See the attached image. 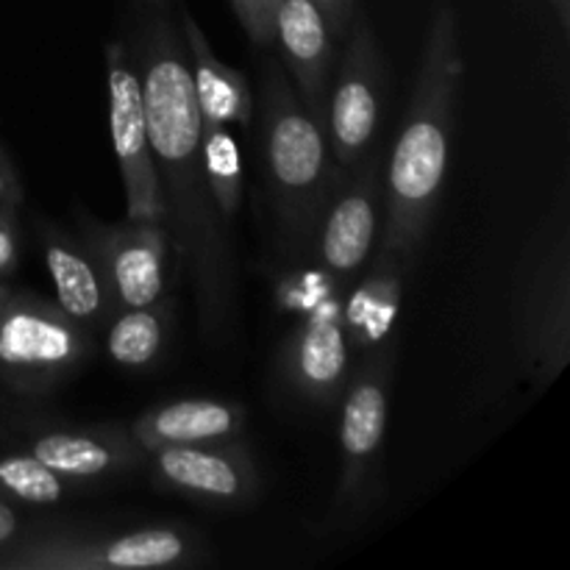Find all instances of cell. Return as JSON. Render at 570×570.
Segmentation results:
<instances>
[{
  "instance_id": "9",
  "label": "cell",
  "mask_w": 570,
  "mask_h": 570,
  "mask_svg": "<svg viewBox=\"0 0 570 570\" xmlns=\"http://www.w3.org/2000/svg\"><path fill=\"white\" fill-rule=\"evenodd\" d=\"M106 89H109L111 145L126 193V217L161 220L159 178L150 150L142 81L131 48L120 39L106 45Z\"/></svg>"
},
{
  "instance_id": "10",
  "label": "cell",
  "mask_w": 570,
  "mask_h": 570,
  "mask_svg": "<svg viewBox=\"0 0 570 570\" xmlns=\"http://www.w3.org/2000/svg\"><path fill=\"white\" fill-rule=\"evenodd\" d=\"M81 239L98 259L115 309L154 306L167 289V228L161 220L98 223L87 212L78 215Z\"/></svg>"
},
{
  "instance_id": "11",
  "label": "cell",
  "mask_w": 570,
  "mask_h": 570,
  "mask_svg": "<svg viewBox=\"0 0 570 570\" xmlns=\"http://www.w3.org/2000/svg\"><path fill=\"white\" fill-rule=\"evenodd\" d=\"M351 173L334 189L315 237L317 259L334 284L351 282L371 256L384 195L382 156L367 150Z\"/></svg>"
},
{
  "instance_id": "16",
  "label": "cell",
  "mask_w": 570,
  "mask_h": 570,
  "mask_svg": "<svg viewBox=\"0 0 570 570\" xmlns=\"http://www.w3.org/2000/svg\"><path fill=\"white\" fill-rule=\"evenodd\" d=\"M28 454L48 465L65 482L117 476L131 471L145 451L131 432L115 429H76V432H45L28 445Z\"/></svg>"
},
{
  "instance_id": "25",
  "label": "cell",
  "mask_w": 570,
  "mask_h": 570,
  "mask_svg": "<svg viewBox=\"0 0 570 570\" xmlns=\"http://www.w3.org/2000/svg\"><path fill=\"white\" fill-rule=\"evenodd\" d=\"M321 9L332 39H345L351 20H354V0H312Z\"/></svg>"
},
{
  "instance_id": "2",
  "label": "cell",
  "mask_w": 570,
  "mask_h": 570,
  "mask_svg": "<svg viewBox=\"0 0 570 570\" xmlns=\"http://www.w3.org/2000/svg\"><path fill=\"white\" fill-rule=\"evenodd\" d=\"M462 72L456 11L449 0H438L421 50L415 92L384 170L387 226L379 248L401 256L406 265L415 262L443 193Z\"/></svg>"
},
{
  "instance_id": "1",
  "label": "cell",
  "mask_w": 570,
  "mask_h": 570,
  "mask_svg": "<svg viewBox=\"0 0 570 570\" xmlns=\"http://www.w3.org/2000/svg\"><path fill=\"white\" fill-rule=\"evenodd\" d=\"M148 137L161 195V223L193 284L206 343H220L234 315V254L200 156V111L181 28L167 14L145 17L134 39Z\"/></svg>"
},
{
  "instance_id": "8",
  "label": "cell",
  "mask_w": 570,
  "mask_h": 570,
  "mask_svg": "<svg viewBox=\"0 0 570 570\" xmlns=\"http://www.w3.org/2000/svg\"><path fill=\"white\" fill-rule=\"evenodd\" d=\"M384 92V61L376 33L365 17L351 20L337 76L326 106V137L334 165L348 173L371 150L379 131Z\"/></svg>"
},
{
  "instance_id": "19",
  "label": "cell",
  "mask_w": 570,
  "mask_h": 570,
  "mask_svg": "<svg viewBox=\"0 0 570 570\" xmlns=\"http://www.w3.org/2000/svg\"><path fill=\"white\" fill-rule=\"evenodd\" d=\"M406 262L390 250L379 248L371 271L343 298V323L348 334L351 354H365L390 340L401 306Z\"/></svg>"
},
{
  "instance_id": "13",
  "label": "cell",
  "mask_w": 570,
  "mask_h": 570,
  "mask_svg": "<svg viewBox=\"0 0 570 570\" xmlns=\"http://www.w3.org/2000/svg\"><path fill=\"white\" fill-rule=\"evenodd\" d=\"M156 479L176 493L217 507H237L254 499L256 468L237 440L204 445H161L145 454Z\"/></svg>"
},
{
  "instance_id": "12",
  "label": "cell",
  "mask_w": 570,
  "mask_h": 570,
  "mask_svg": "<svg viewBox=\"0 0 570 570\" xmlns=\"http://www.w3.org/2000/svg\"><path fill=\"white\" fill-rule=\"evenodd\" d=\"M351 345L343 323V298H332L298 323L282 348V384L298 401L334 406L351 376Z\"/></svg>"
},
{
  "instance_id": "27",
  "label": "cell",
  "mask_w": 570,
  "mask_h": 570,
  "mask_svg": "<svg viewBox=\"0 0 570 570\" xmlns=\"http://www.w3.org/2000/svg\"><path fill=\"white\" fill-rule=\"evenodd\" d=\"M20 532H22L20 515H17V510L9 504V501L0 499V549L9 546L11 540L20 538Z\"/></svg>"
},
{
  "instance_id": "20",
  "label": "cell",
  "mask_w": 570,
  "mask_h": 570,
  "mask_svg": "<svg viewBox=\"0 0 570 570\" xmlns=\"http://www.w3.org/2000/svg\"><path fill=\"white\" fill-rule=\"evenodd\" d=\"M167 323L170 312L165 301L154 306L117 309L106 323V354L120 367H150L165 351Z\"/></svg>"
},
{
  "instance_id": "15",
  "label": "cell",
  "mask_w": 570,
  "mask_h": 570,
  "mask_svg": "<svg viewBox=\"0 0 570 570\" xmlns=\"http://www.w3.org/2000/svg\"><path fill=\"white\" fill-rule=\"evenodd\" d=\"M39 239L56 289V304L89 332L106 328L109 317L117 312L115 298L87 243L59 232L50 223H39Z\"/></svg>"
},
{
  "instance_id": "14",
  "label": "cell",
  "mask_w": 570,
  "mask_h": 570,
  "mask_svg": "<svg viewBox=\"0 0 570 570\" xmlns=\"http://www.w3.org/2000/svg\"><path fill=\"white\" fill-rule=\"evenodd\" d=\"M273 39L295 81V92L315 120L326 128L328 89H332L334 39L321 9L312 0H278L273 17Z\"/></svg>"
},
{
  "instance_id": "17",
  "label": "cell",
  "mask_w": 570,
  "mask_h": 570,
  "mask_svg": "<svg viewBox=\"0 0 570 570\" xmlns=\"http://www.w3.org/2000/svg\"><path fill=\"white\" fill-rule=\"evenodd\" d=\"M245 429V410L239 404L215 399H184L154 406L131 423V438L139 449L161 445H204L237 440Z\"/></svg>"
},
{
  "instance_id": "22",
  "label": "cell",
  "mask_w": 570,
  "mask_h": 570,
  "mask_svg": "<svg viewBox=\"0 0 570 570\" xmlns=\"http://www.w3.org/2000/svg\"><path fill=\"white\" fill-rule=\"evenodd\" d=\"M67 482L56 476L48 465L26 454H14L0 460V499L9 504L50 507L65 499Z\"/></svg>"
},
{
  "instance_id": "21",
  "label": "cell",
  "mask_w": 570,
  "mask_h": 570,
  "mask_svg": "<svg viewBox=\"0 0 570 570\" xmlns=\"http://www.w3.org/2000/svg\"><path fill=\"white\" fill-rule=\"evenodd\" d=\"M200 156H204L206 181L223 220L232 226L243 206V156L232 126L212 122L200 126Z\"/></svg>"
},
{
  "instance_id": "28",
  "label": "cell",
  "mask_w": 570,
  "mask_h": 570,
  "mask_svg": "<svg viewBox=\"0 0 570 570\" xmlns=\"http://www.w3.org/2000/svg\"><path fill=\"white\" fill-rule=\"evenodd\" d=\"M9 295H11V289L6 287L3 282H0V309H3V306H6V301H9Z\"/></svg>"
},
{
  "instance_id": "3",
  "label": "cell",
  "mask_w": 570,
  "mask_h": 570,
  "mask_svg": "<svg viewBox=\"0 0 570 570\" xmlns=\"http://www.w3.org/2000/svg\"><path fill=\"white\" fill-rule=\"evenodd\" d=\"M259 142L278 243L298 256L315 248L326 206L345 173L334 165L326 128L312 117L278 59L262 70Z\"/></svg>"
},
{
  "instance_id": "18",
  "label": "cell",
  "mask_w": 570,
  "mask_h": 570,
  "mask_svg": "<svg viewBox=\"0 0 570 570\" xmlns=\"http://www.w3.org/2000/svg\"><path fill=\"white\" fill-rule=\"evenodd\" d=\"M178 28H181L184 48H187L200 126L223 122V126L248 128L250 120H254V95H250V83L245 72L234 70L226 61L217 59L204 28L198 26V20L187 9H181Z\"/></svg>"
},
{
  "instance_id": "23",
  "label": "cell",
  "mask_w": 570,
  "mask_h": 570,
  "mask_svg": "<svg viewBox=\"0 0 570 570\" xmlns=\"http://www.w3.org/2000/svg\"><path fill=\"white\" fill-rule=\"evenodd\" d=\"M232 6L250 42L267 48L273 42V17L278 0H232Z\"/></svg>"
},
{
  "instance_id": "6",
  "label": "cell",
  "mask_w": 570,
  "mask_h": 570,
  "mask_svg": "<svg viewBox=\"0 0 570 570\" xmlns=\"http://www.w3.org/2000/svg\"><path fill=\"white\" fill-rule=\"evenodd\" d=\"M568 237L540 232L523 256L515 293V334L523 365L540 382H554L568 365Z\"/></svg>"
},
{
  "instance_id": "5",
  "label": "cell",
  "mask_w": 570,
  "mask_h": 570,
  "mask_svg": "<svg viewBox=\"0 0 570 570\" xmlns=\"http://www.w3.org/2000/svg\"><path fill=\"white\" fill-rule=\"evenodd\" d=\"M193 557V540L170 527L122 534L45 532L3 546L0 570H154L189 566Z\"/></svg>"
},
{
  "instance_id": "4",
  "label": "cell",
  "mask_w": 570,
  "mask_h": 570,
  "mask_svg": "<svg viewBox=\"0 0 570 570\" xmlns=\"http://www.w3.org/2000/svg\"><path fill=\"white\" fill-rule=\"evenodd\" d=\"M92 332L56 301L11 293L0 309V376L37 395L53 390L92 354Z\"/></svg>"
},
{
  "instance_id": "7",
  "label": "cell",
  "mask_w": 570,
  "mask_h": 570,
  "mask_svg": "<svg viewBox=\"0 0 570 570\" xmlns=\"http://www.w3.org/2000/svg\"><path fill=\"white\" fill-rule=\"evenodd\" d=\"M395 348L390 340L360 354V365L351 371L343 390L340 412V476L334 510L351 512L360 507L376 479L384 432L390 412V382H393Z\"/></svg>"
},
{
  "instance_id": "26",
  "label": "cell",
  "mask_w": 570,
  "mask_h": 570,
  "mask_svg": "<svg viewBox=\"0 0 570 570\" xmlns=\"http://www.w3.org/2000/svg\"><path fill=\"white\" fill-rule=\"evenodd\" d=\"M22 200L20 181H17L14 167L9 165V159L0 150V209H17Z\"/></svg>"
},
{
  "instance_id": "24",
  "label": "cell",
  "mask_w": 570,
  "mask_h": 570,
  "mask_svg": "<svg viewBox=\"0 0 570 570\" xmlns=\"http://www.w3.org/2000/svg\"><path fill=\"white\" fill-rule=\"evenodd\" d=\"M20 265V228L14 209H0V278L11 276Z\"/></svg>"
}]
</instances>
